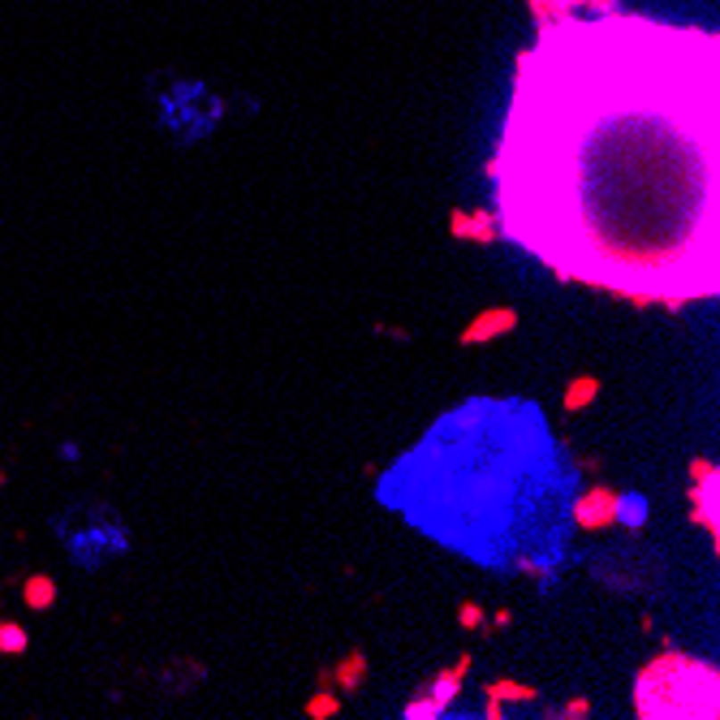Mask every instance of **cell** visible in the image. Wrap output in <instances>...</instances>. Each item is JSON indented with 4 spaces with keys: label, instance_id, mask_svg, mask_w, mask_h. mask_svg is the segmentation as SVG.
I'll return each instance as SVG.
<instances>
[{
    "label": "cell",
    "instance_id": "cell-6",
    "mask_svg": "<svg viewBox=\"0 0 720 720\" xmlns=\"http://www.w3.org/2000/svg\"><path fill=\"white\" fill-rule=\"evenodd\" d=\"M56 453H61V462H78V458H82V449H78L74 440H65V444H61Z\"/></svg>",
    "mask_w": 720,
    "mask_h": 720
},
{
    "label": "cell",
    "instance_id": "cell-2",
    "mask_svg": "<svg viewBox=\"0 0 720 720\" xmlns=\"http://www.w3.org/2000/svg\"><path fill=\"white\" fill-rule=\"evenodd\" d=\"M380 505L492 574L566 561L578 470L526 397H470L385 470Z\"/></svg>",
    "mask_w": 720,
    "mask_h": 720
},
{
    "label": "cell",
    "instance_id": "cell-1",
    "mask_svg": "<svg viewBox=\"0 0 720 720\" xmlns=\"http://www.w3.org/2000/svg\"><path fill=\"white\" fill-rule=\"evenodd\" d=\"M720 39L643 13L548 18L492 160L501 229L639 302L720 289Z\"/></svg>",
    "mask_w": 720,
    "mask_h": 720
},
{
    "label": "cell",
    "instance_id": "cell-4",
    "mask_svg": "<svg viewBox=\"0 0 720 720\" xmlns=\"http://www.w3.org/2000/svg\"><path fill=\"white\" fill-rule=\"evenodd\" d=\"M48 531L56 535L65 561L82 574H100L103 566L121 561L129 552V526L108 501H65L56 514L48 517Z\"/></svg>",
    "mask_w": 720,
    "mask_h": 720
},
{
    "label": "cell",
    "instance_id": "cell-3",
    "mask_svg": "<svg viewBox=\"0 0 720 720\" xmlns=\"http://www.w3.org/2000/svg\"><path fill=\"white\" fill-rule=\"evenodd\" d=\"M634 708L647 720L669 716H716L720 708V682L716 669L691 660V656H660L647 665L639 686H634Z\"/></svg>",
    "mask_w": 720,
    "mask_h": 720
},
{
    "label": "cell",
    "instance_id": "cell-5",
    "mask_svg": "<svg viewBox=\"0 0 720 720\" xmlns=\"http://www.w3.org/2000/svg\"><path fill=\"white\" fill-rule=\"evenodd\" d=\"M22 595H26V604H30V608H39V613H44V608H52V600H56V583L44 578V574H35V578L26 583Z\"/></svg>",
    "mask_w": 720,
    "mask_h": 720
}]
</instances>
